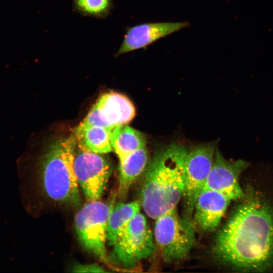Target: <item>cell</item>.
<instances>
[{
	"label": "cell",
	"mask_w": 273,
	"mask_h": 273,
	"mask_svg": "<svg viewBox=\"0 0 273 273\" xmlns=\"http://www.w3.org/2000/svg\"><path fill=\"white\" fill-rule=\"evenodd\" d=\"M214 253L222 264L240 270L272 267L273 208L259 198H247L218 233Z\"/></svg>",
	"instance_id": "cell-1"
},
{
	"label": "cell",
	"mask_w": 273,
	"mask_h": 273,
	"mask_svg": "<svg viewBox=\"0 0 273 273\" xmlns=\"http://www.w3.org/2000/svg\"><path fill=\"white\" fill-rule=\"evenodd\" d=\"M188 149L172 144L156 152L144 172L140 191L141 205L145 214L156 219L181 200Z\"/></svg>",
	"instance_id": "cell-2"
},
{
	"label": "cell",
	"mask_w": 273,
	"mask_h": 273,
	"mask_svg": "<svg viewBox=\"0 0 273 273\" xmlns=\"http://www.w3.org/2000/svg\"><path fill=\"white\" fill-rule=\"evenodd\" d=\"M75 144L72 134L51 145L42 158L41 177L43 190L50 199L75 205L80 202V195L73 167Z\"/></svg>",
	"instance_id": "cell-3"
},
{
	"label": "cell",
	"mask_w": 273,
	"mask_h": 273,
	"mask_svg": "<svg viewBox=\"0 0 273 273\" xmlns=\"http://www.w3.org/2000/svg\"><path fill=\"white\" fill-rule=\"evenodd\" d=\"M155 220L154 238L163 260L174 263L186 257L195 242L193 219L180 216L176 207Z\"/></svg>",
	"instance_id": "cell-4"
},
{
	"label": "cell",
	"mask_w": 273,
	"mask_h": 273,
	"mask_svg": "<svg viewBox=\"0 0 273 273\" xmlns=\"http://www.w3.org/2000/svg\"><path fill=\"white\" fill-rule=\"evenodd\" d=\"M73 167L79 185L88 201L102 197L112 170L110 161L90 151L75 139Z\"/></svg>",
	"instance_id": "cell-5"
},
{
	"label": "cell",
	"mask_w": 273,
	"mask_h": 273,
	"mask_svg": "<svg viewBox=\"0 0 273 273\" xmlns=\"http://www.w3.org/2000/svg\"><path fill=\"white\" fill-rule=\"evenodd\" d=\"M112 207L99 200L88 201L74 218L76 231L81 243L105 262H108L106 250L107 222Z\"/></svg>",
	"instance_id": "cell-6"
},
{
	"label": "cell",
	"mask_w": 273,
	"mask_h": 273,
	"mask_svg": "<svg viewBox=\"0 0 273 273\" xmlns=\"http://www.w3.org/2000/svg\"><path fill=\"white\" fill-rule=\"evenodd\" d=\"M154 239L145 217L139 212L113 246L112 257L124 267H133L152 254Z\"/></svg>",
	"instance_id": "cell-7"
},
{
	"label": "cell",
	"mask_w": 273,
	"mask_h": 273,
	"mask_svg": "<svg viewBox=\"0 0 273 273\" xmlns=\"http://www.w3.org/2000/svg\"><path fill=\"white\" fill-rule=\"evenodd\" d=\"M215 144L195 146L188 150L185 165L183 200V216L191 218L197 198L211 171L216 150Z\"/></svg>",
	"instance_id": "cell-8"
},
{
	"label": "cell",
	"mask_w": 273,
	"mask_h": 273,
	"mask_svg": "<svg viewBox=\"0 0 273 273\" xmlns=\"http://www.w3.org/2000/svg\"><path fill=\"white\" fill-rule=\"evenodd\" d=\"M135 115V107L125 95L114 92L106 93L97 100L73 134H77L92 126L112 130L118 125L127 124Z\"/></svg>",
	"instance_id": "cell-9"
},
{
	"label": "cell",
	"mask_w": 273,
	"mask_h": 273,
	"mask_svg": "<svg viewBox=\"0 0 273 273\" xmlns=\"http://www.w3.org/2000/svg\"><path fill=\"white\" fill-rule=\"evenodd\" d=\"M249 165L243 159L228 160L216 149L213 165L203 189L221 192L231 200L245 197L239 179Z\"/></svg>",
	"instance_id": "cell-10"
},
{
	"label": "cell",
	"mask_w": 273,
	"mask_h": 273,
	"mask_svg": "<svg viewBox=\"0 0 273 273\" xmlns=\"http://www.w3.org/2000/svg\"><path fill=\"white\" fill-rule=\"evenodd\" d=\"M189 26L188 22L183 21L149 22L127 27L123 40L114 57L146 48L158 40Z\"/></svg>",
	"instance_id": "cell-11"
},
{
	"label": "cell",
	"mask_w": 273,
	"mask_h": 273,
	"mask_svg": "<svg viewBox=\"0 0 273 273\" xmlns=\"http://www.w3.org/2000/svg\"><path fill=\"white\" fill-rule=\"evenodd\" d=\"M231 200L221 192L203 189L194 206V224L203 231L214 230L219 225Z\"/></svg>",
	"instance_id": "cell-12"
},
{
	"label": "cell",
	"mask_w": 273,
	"mask_h": 273,
	"mask_svg": "<svg viewBox=\"0 0 273 273\" xmlns=\"http://www.w3.org/2000/svg\"><path fill=\"white\" fill-rule=\"evenodd\" d=\"M148 158V152L145 147L119 161L118 193L121 198L127 196L131 185L145 171Z\"/></svg>",
	"instance_id": "cell-13"
},
{
	"label": "cell",
	"mask_w": 273,
	"mask_h": 273,
	"mask_svg": "<svg viewBox=\"0 0 273 273\" xmlns=\"http://www.w3.org/2000/svg\"><path fill=\"white\" fill-rule=\"evenodd\" d=\"M110 141L113 151L120 160L131 153L145 147L146 140L141 132L127 124L118 125L110 133Z\"/></svg>",
	"instance_id": "cell-14"
},
{
	"label": "cell",
	"mask_w": 273,
	"mask_h": 273,
	"mask_svg": "<svg viewBox=\"0 0 273 273\" xmlns=\"http://www.w3.org/2000/svg\"><path fill=\"white\" fill-rule=\"evenodd\" d=\"M137 202L118 203L112 207L109 215L107 226V241L113 246L120 237L128 224L139 212Z\"/></svg>",
	"instance_id": "cell-15"
},
{
	"label": "cell",
	"mask_w": 273,
	"mask_h": 273,
	"mask_svg": "<svg viewBox=\"0 0 273 273\" xmlns=\"http://www.w3.org/2000/svg\"><path fill=\"white\" fill-rule=\"evenodd\" d=\"M111 131L104 127L92 126L77 134L72 135L87 150L103 154L113 151L110 141Z\"/></svg>",
	"instance_id": "cell-16"
},
{
	"label": "cell",
	"mask_w": 273,
	"mask_h": 273,
	"mask_svg": "<svg viewBox=\"0 0 273 273\" xmlns=\"http://www.w3.org/2000/svg\"><path fill=\"white\" fill-rule=\"evenodd\" d=\"M72 11L84 16L105 19L114 9L113 0H71Z\"/></svg>",
	"instance_id": "cell-17"
},
{
	"label": "cell",
	"mask_w": 273,
	"mask_h": 273,
	"mask_svg": "<svg viewBox=\"0 0 273 273\" xmlns=\"http://www.w3.org/2000/svg\"><path fill=\"white\" fill-rule=\"evenodd\" d=\"M75 272H103L105 271L97 264H77L73 268Z\"/></svg>",
	"instance_id": "cell-18"
}]
</instances>
